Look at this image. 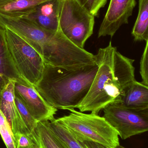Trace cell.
<instances>
[{
    "mask_svg": "<svg viewBox=\"0 0 148 148\" xmlns=\"http://www.w3.org/2000/svg\"><path fill=\"white\" fill-rule=\"evenodd\" d=\"M0 27L23 39L41 56L46 64L56 67H79L95 63V55L70 41L60 30L52 31L23 17L2 15Z\"/></svg>",
    "mask_w": 148,
    "mask_h": 148,
    "instance_id": "obj_1",
    "label": "cell"
},
{
    "mask_svg": "<svg viewBox=\"0 0 148 148\" xmlns=\"http://www.w3.org/2000/svg\"><path fill=\"white\" fill-rule=\"evenodd\" d=\"M95 56L98 71L88 93L77 108L98 114L109 104L119 102L124 90L136 79L134 60L119 53L111 41L99 49Z\"/></svg>",
    "mask_w": 148,
    "mask_h": 148,
    "instance_id": "obj_2",
    "label": "cell"
},
{
    "mask_svg": "<svg viewBox=\"0 0 148 148\" xmlns=\"http://www.w3.org/2000/svg\"><path fill=\"white\" fill-rule=\"evenodd\" d=\"M98 68L96 61L70 67L45 64L41 78L34 87L50 106L64 110L77 108L88 93Z\"/></svg>",
    "mask_w": 148,
    "mask_h": 148,
    "instance_id": "obj_3",
    "label": "cell"
},
{
    "mask_svg": "<svg viewBox=\"0 0 148 148\" xmlns=\"http://www.w3.org/2000/svg\"><path fill=\"white\" fill-rule=\"evenodd\" d=\"M68 115L56 119L78 140L97 143L109 148L120 145L119 134L103 116L69 109Z\"/></svg>",
    "mask_w": 148,
    "mask_h": 148,
    "instance_id": "obj_4",
    "label": "cell"
},
{
    "mask_svg": "<svg viewBox=\"0 0 148 148\" xmlns=\"http://www.w3.org/2000/svg\"><path fill=\"white\" fill-rule=\"evenodd\" d=\"M95 16L76 0H61L59 27L63 35L81 49L93 34Z\"/></svg>",
    "mask_w": 148,
    "mask_h": 148,
    "instance_id": "obj_5",
    "label": "cell"
},
{
    "mask_svg": "<svg viewBox=\"0 0 148 148\" xmlns=\"http://www.w3.org/2000/svg\"><path fill=\"white\" fill-rule=\"evenodd\" d=\"M5 29L8 47L17 72L25 81L35 86L44 70L42 57L23 39L9 29Z\"/></svg>",
    "mask_w": 148,
    "mask_h": 148,
    "instance_id": "obj_6",
    "label": "cell"
},
{
    "mask_svg": "<svg viewBox=\"0 0 148 148\" xmlns=\"http://www.w3.org/2000/svg\"><path fill=\"white\" fill-rule=\"evenodd\" d=\"M103 110V117L122 140L148 131V110L131 109L117 102L109 104Z\"/></svg>",
    "mask_w": 148,
    "mask_h": 148,
    "instance_id": "obj_7",
    "label": "cell"
},
{
    "mask_svg": "<svg viewBox=\"0 0 148 148\" xmlns=\"http://www.w3.org/2000/svg\"><path fill=\"white\" fill-rule=\"evenodd\" d=\"M15 95L24 102L31 115L37 123L52 121L58 109L49 105L34 87L25 80L15 84Z\"/></svg>",
    "mask_w": 148,
    "mask_h": 148,
    "instance_id": "obj_8",
    "label": "cell"
},
{
    "mask_svg": "<svg viewBox=\"0 0 148 148\" xmlns=\"http://www.w3.org/2000/svg\"><path fill=\"white\" fill-rule=\"evenodd\" d=\"M136 4V0H110L98 31V38L113 37L121 26L127 24Z\"/></svg>",
    "mask_w": 148,
    "mask_h": 148,
    "instance_id": "obj_9",
    "label": "cell"
},
{
    "mask_svg": "<svg viewBox=\"0 0 148 148\" xmlns=\"http://www.w3.org/2000/svg\"><path fill=\"white\" fill-rule=\"evenodd\" d=\"M11 80L3 89L0 96V110L6 117L14 135L29 134L18 111L15 101V84Z\"/></svg>",
    "mask_w": 148,
    "mask_h": 148,
    "instance_id": "obj_10",
    "label": "cell"
},
{
    "mask_svg": "<svg viewBox=\"0 0 148 148\" xmlns=\"http://www.w3.org/2000/svg\"><path fill=\"white\" fill-rule=\"evenodd\" d=\"M61 0H47L24 16L42 27L52 31L60 30L59 9Z\"/></svg>",
    "mask_w": 148,
    "mask_h": 148,
    "instance_id": "obj_11",
    "label": "cell"
},
{
    "mask_svg": "<svg viewBox=\"0 0 148 148\" xmlns=\"http://www.w3.org/2000/svg\"><path fill=\"white\" fill-rule=\"evenodd\" d=\"M24 80L15 66L6 40V30L0 27V96L10 80Z\"/></svg>",
    "mask_w": 148,
    "mask_h": 148,
    "instance_id": "obj_12",
    "label": "cell"
},
{
    "mask_svg": "<svg viewBox=\"0 0 148 148\" xmlns=\"http://www.w3.org/2000/svg\"><path fill=\"white\" fill-rule=\"evenodd\" d=\"M117 103L131 109L148 110V85L135 80L124 90Z\"/></svg>",
    "mask_w": 148,
    "mask_h": 148,
    "instance_id": "obj_13",
    "label": "cell"
},
{
    "mask_svg": "<svg viewBox=\"0 0 148 148\" xmlns=\"http://www.w3.org/2000/svg\"><path fill=\"white\" fill-rule=\"evenodd\" d=\"M49 124L56 138L67 148H109L94 142L78 140L66 127L56 119L49 121Z\"/></svg>",
    "mask_w": 148,
    "mask_h": 148,
    "instance_id": "obj_14",
    "label": "cell"
},
{
    "mask_svg": "<svg viewBox=\"0 0 148 148\" xmlns=\"http://www.w3.org/2000/svg\"><path fill=\"white\" fill-rule=\"evenodd\" d=\"M47 0H13L0 6V14L13 17L27 14L38 5Z\"/></svg>",
    "mask_w": 148,
    "mask_h": 148,
    "instance_id": "obj_15",
    "label": "cell"
},
{
    "mask_svg": "<svg viewBox=\"0 0 148 148\" xmlns=\"http://www.w3.org/2000/svg\"><path fill=\"white\" fill-rule=\"evenodd\" d=\"M136 41L148 40V0H139V13L132 31Z\"/></svg>",
    "mask_w": 148,
    "mask_h": 148,
    "instance_id": "obj_16",
    "label": "cell"
},
{
    "mask_svg": "<svg viewBox=\"0 0 148 148\" xmlns=\"http://www.w3.org/2000/svg\"><path fill=\"white\" fill-rule=\"evenodd\" d=\"M49 123V121L37 123L35 132L40 148H67L56 138Z\"/></svg>",
    "mask_w": 148,
    "mask_h": 148,
    "instance_id": "obj_17",
    "label": "cell"
},
{
    "mask_svg": "<svg viewBox=\"0 0 148 148\" xmlns=\"http://www.w3.org/2000/svg\"><path fill=\"white\" fill-rule=\"evenodd\" d=\"M15 101L17 109L25 126L30 133H35L37 122L31 115L24 102L17 96L15 95Z\"/></svg>",
    "mask_w": 148,
    "mask_h": 148,
    "instance_id": "obj_18",
    "label": "cell"
},
{
    "mask_svg": "<svg viewBox=\"0 0 148 148\" xmlns=\"http://www.w3.org/2000/svg\"><path fill=\"white\" fill-rule=\"evenodd\" d=\"M16 148H40L36 132L29 134L17 133L14 135Z\"/></svg>",
    "mask_w": 148,
    "mask_h": 148,
    "instance_id": "obj_19",
    "label": "cell"
},
{
    "mask_svg": "<svg viewBox=\"0 0 148 148\" xmlns=\"http://www.w3.org/2000/svg\"><path fill=\"white\" fill-rule=\"evenodd\" d=\"M0 134L7 148H16L14 134L6 117L1 110Z\"/></svg>",
    "mask_w": 148,
    "mask_h": 148,
    "instance_id": "obj_20",
    "label": "cell"
},
{
    "mask_svg": "<svg viewBox=\"0 0 148 148\" xmlns=\"http://www.w3.org/2000/svg\"><path fill=\"white\" fill-rule=\"evenodd\" d=\"M90 14L96 16L99 10L104 7L108 0H76Z\"/></svg>",
    "mask_w": 148,
    "mask_h": 148,
    "instance_id": "obj_21",
    "label": "cell"
},
{
    "mask_svg": "<svg viewBox=\"0 0 148 148\" xmlns=\"http://www.w3.org/2000/svg\"><path fill=\"white\" fill-rule=\"evenodd\" d=\"M142 56L140 64V74L142 82L148 85V40Z\"/></svg>",
    "mask_w": 148,
    "mask_h": 148,
    "instance_id": "obj_22",
    "label": "cell"
},
{
    "mask_svg": "<svg viewBox=\"0 0 148 148\" xmlns=\"http://www.w3.org/2000/svg\"><path fill=\"white\" fill-rule=\"evenodd\" d=\"M11 1H13V0H0V6L2 4L7 2Z\"/></svg>",
    "mask_w": 148,
    "mask_h": 148,
    "instance_id": "obj_23",
    "label": "cell"
},
{
    "mask_svg": "<svg viewBox=\"0 0 148 148\" xmlns=\"http://www.w3.org/2000/svg\"><path fill=\"white\" fill-rule=\"evenodd\" d=\"M116 148H126L124 147H123V146H121V145H119L118 147H117Z\"/></svg>",
    "mask_w": 148,
    "mask_h": 148,
    "instance_id": "obj_24",
    "label": "cell"
},
{
    "mask_svg": "<svg viewBox=\"0 0 148 148\" xmlns=\"http://www.w3.org/2000/svg\"></svg>",
    "mask_w": 148,
    "mask_h": 148,
    "instance_id": "obj_25",
    "label": "cell"
}]
</instances>
